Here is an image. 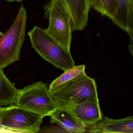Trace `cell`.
<instances>
[{"label": "cell", "mask_w": 133, "mask_h": 133, "mask_svg": "<svg viewBox=\"0 0 133 133\" xmlns=\"http://www.w3.org/2000/svg\"><path fill=\"white\" fill-rule=\"evenodd\" d=\"M44 16L48 19V33L68 52H70L73 19L64 0H50L44 8Z\"/></svg>", "instance_id": "1"}, {"label": "cell", "mask_w": 133, "mask_h": 133, "mask_svg": "<svg viewBox=\"0 0 133 133\" xmlns=\"http://www.w3.org/2000/svg\"><path fill=\"white\" fill-rule=\"evenodd\" d=\"M50 93L57 108L66 110L89 99L99 100L95 80L84 74Z\"/></svg>", "instance_id": "2"}, {"label": "cell", "mask_w": 133, "mask_h": 133, "mask_svg": "<svg viewBox=\"0 0 133 133\" xmlns=\"http://www.w3.org/2000/svg\"><path fill=\"white\" fill-rule=\"evenodd\" d=\"M28 34L32 47L47 62L64 71L76 66L71 53L66 52L46 29L35 26Z\"/></svg>", "instance_id": "3"}, {"label": "cell", "mask_w": 133, "mask_h": 133, "mask_svg": "<svg viewBox=\"0 0 133 133\" xmlns=\"http://www.w3.org/2000/svg\"><path fill=\"white\" fill-rule=\"evenodd\" d=\"M27 14L22 6L12 25L0 38V68L4 69L20 60L25 39Z\"/></svg>", "instance_id": "4"}, {"label": "cell", "mask_w": 133, "mask_h": 133, "mask_svg": "<svg viewBox=\"0 0 133 133\" xmlns=\"http://www.w3.org/2000/svg\"><path fill=\"white\" fill-rule=\"evenodd\" d=\"M15 104L43 117L50 116L57 109L46 84L41 81L19 90Z\"/></svg>", "instance_id": "5"}, {"label": "cell", "mask_w": 133, "mask_h": 133, "mask_svg": "<svg viewBox=\"0 0 133 133\" xmlns=\"http://www.w3.org/2000/svg\"><path fill=\"white\" fill-rule=\"evenodd\" d=\"M43 117L13 104L1 107L0 124L10 133H38Z\"/></svg>", "instance_id": "6"}, {"label": "cell", "mask_w": 133, "mask_h": 133, "mask_svg": "<svg viewBox=\"0 0 133 133\" xmlns=\"http://www.w3.org/2000/svg\"><path fill=\"white\" fill-rule=\"evenodd\" d=\"M88 127L102 118L99 100H87L77 105L65 110Z\"/></svg>", "instance_id": "7"}, {"label": "cell", "mask_w": 133, "mask_h": 133, "mask_svg": "<svg viewBox=\"0 0 133 133\" xmlns=\"http://www.w3.org/2000/svg\"><path fill=\"white\" fill-rule=\"evenodd\" d=\"M89 133H133L132 116L121 119L107 118L103 115L101 120L86 128Z\"/></svg>", "instance_id": "8"}, {"label": "cell", "mask_w": 133, "mask_h": 133, "mask_svg": "<svg viewBox=\"0 0 133 133\" xmlns=\"http://www.w3.org/2000/svg\"><path fill=\"white\" fill-rule=\"evenodd\" d=\"M112 21L133 40V0H117L116 14Z\"/></svg>", "instance_id": "9"}, {"label": "cell", "mask_w": 133, "mask_h": 133, "mask_svg": "<svg viewBox=\"0 0 133 133\" xmlns=\"http://www.w3.org/2000/svg\"><path fill=\"white\" fill-rule=\"evenodd\" d=\"M73 19L74 30L81 31L87 26L90 6L89 0H64Z\"/></svg>", "instance_id": "10"}, {"label": "cell", "mask_w": 133, "mask_h": 133, "mask_svg": "<svg viewBox=\"0 0 133 133\" xmlns=\"http://www.w3.org/2000/svg\"><path fill=\"white\" fill-rule=\"evenodd\" d=\"M50 117L51 123L59 126L67 133L86 132L85 126L65 110L57 108Z\"/></svg>", "instance_id": "11"}, {"label": "cell", "mask_w": 133, "mask_h": 133, "mask_svg": "<svg viewBox=\"0 0 133 133\" xmlns=\"http://www.w3.org/2000/svg\"><path fill=\"white\" fill-rule=\"evenodd\" d=\"M0 68V107L15 103L18 89L5 75Z\"/></svg>", "instance_id": "12"}, {"label": "cell", "mask_w": 133, "mask_h": 133, "mask_svg": "<svg viewBox=\"0 0 133 133\" xmlns=\"http://www.w3.org/2000/svg\"><path fill=\"white\" fill-rule=\"evenodd\" d=\"M85 65L76 66L64 71L53 81L49 87V91L55 90L85 74Z\"/></svg>", "instance_id": "13"}, {"label": "cell", "mask_w": 133, "mask_h": 133, "mask_svg": "<svg viewBox=\"0 0 133 133\" xmlns=\"http://www.w3.org/2000/svg\"><path fill=\"white\" fill-rule=\"evenodd\" d=\"M90 7L112 21L116 14L117 0H89Z\"/></svg>", "instance_id": "14"}, {"label": "cell", "mask_w": 133, "mask_h": 133, "mask_svg": "<svg viewBox=\"0 0 133 133\" xmlns=\"http://www.w3.org/2000/svg\"><path fill=\"white\" fill-rule=\"evenodd\" d=\"M39 132H43V133H56V132H66V131L62 128L60 127L59 126L57 125V127H48L45 128L42 131H39Z\"/></svg>", "instance_id": "15"}, {"label": "cell", "mask_w": 133, "mask_h": 133, "mask_svg": "<svg viewBox=\"0 0 133 133\" xmlns=\"http://www.w3.org/2000/svg\"><path fill=\"white\" fill-rule=\"evenodd\" d=\"M0 133H10V132L3 127L0 124Z\"/></svg>", "instance_id": "16"}, {"label": "cell", "mask_w": 133, "mask_h": 133, "mask_svg": "<svg viewBox=\"0 0 133 133\" xmlns=\"http://www.w3.org/2000/svg\"><path fill=\"white\" fill-rule=\"evenodd\" d=\"M24 0H6V1L8 2H13L14 1H17V2H22Z\"/></svg>", "instance_id": "17"}, {"label": "cell", "mask_w": 133, "mask_h": 133, "mask_svg": "<svg viewBox=\"0 0 133 133\" xmlns=\"http://www.w3.org/2000/svg\"><path fill=\"white\" fill-rule=\"evenodd\" d=\"M3 35V33L1 32L0 31V36H2Z\"/></svg>", "instance_id": "18"}, {"label": "cell", "mask_w": 133, "mask_h": 133, "mask_svg": "<svg viewBox=\"0 0 133 133\" xmlns=\"http://www.w3.org/2000/svg\"><path fill=\"white\" fill-rule=\"evenodd\" d=\"M1 107H0V113H1Z\"/></svg>", "instance_id": "19"}]
</instances>
